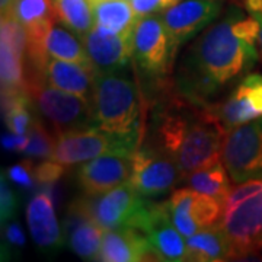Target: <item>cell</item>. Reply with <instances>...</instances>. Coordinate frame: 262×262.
I'll return each instance as SVG.
<instances>
[{
  "instance_id": "6da1fadb",
  "label": "cell",
  "mask_w": 262,
  "mask_h": 262,
  "mask_svg": "<svg viewBox=\"0 0 262 262\" xmlns=\"http://www.w3.org/2000/svg\"><path fill=\"white\" fill-rule=\"evenodd\" d=\"M259 20L230 6L178 56L173 88L189 102L214 108L256 64Z\"/></svg>"
},
{
  "instance_id": "7a4b0ae2",
  "label": "cell",
  "mask_w": 262,
  "mask_h": 262,
  "mask_svg": "<svg viewBox=\"0 0 262 262\" xmlns=\"http://www.w3.org/2000/svg\"><path fill=\"white\" fill-rule=\"evenodd\" d=\"M146 94L150 114L144 144L169 156L185 178L222 159L227 130L211 108L182 98L175 91L172 77Z\"/></svg>"
},
{
  "instance_id": "3957f363",
  "label": "cell",
  "mask_w": 262,
  "mask_h": 262,
  "mask_svg": "<svg viewBox=\"0 0 262 262\" xmlns=\"http://www.w3.org/2000/svg\"><path fill=\"white\" fill-rule=\"evenodd\" d=\"M143 96L130 69L95 73L92 110L94 127L143 143Z\"/></svg>"
},
{
  "instance_id": "277c9868",
  "label": "cell",
  "mask_w": 262,
  "mask_h": 262,
  "mask_svg": "<svg viewBox=\"0 0 262 262\" xmlns=\"http://www.w3.org/2000/svg\"><path fill=\"white\" fill-rule=\"evenodd\" d=\"M133 58L144 89L172 77L175 60L160 13L139 18L133 31Z\"/></svg>"
},
{
  "instance_id": "5b68a950",
  "label": "cell",
  "mask_w": 262,
  "mask_h": 262,
  "mask_svg": "<svg viewBox=\"0 0 262 262\" xmlns=\"http://www.w3.org/2000/svg\"><path fill=\"white\" fill-rule=\"evenodd\" d=\"M140 146L141 143L139 140L117 136L96 127H89L58 134L50 159L64 165L66 168H70L103 155L131 156Z\"/></svg>"
},
{
  "instance_id": "8992f818",
  "label": "cell",
  "mask_w": 262,
  "mask_h": 262,
  "mask_svg": "<svg viewBox=\"0 0 262 262\" xmlns=\"http://www.w3.org/2000/svg\"><path fill=\"white\" fill-rule=\"evenodd\" d=\"M80 201L86 211L106 232L121 227L141 230L153 200L141 196L127 181L99 195L80 196Z\"/></svg>"
},
{
  "instance_id": "52a82bcc",
  "label": "cell",
  "mask_w": 262,
  "mask_h": 262,
  "mask_svg": "<svg viewBox=\"0 0 262 262\" xmlns=\"http://www.w3.org/2000/svg\"><path fill=\"white\" fill-rule=\"evenodd\" d=\"M29 95L38 113L57 136L66 131L94 127L92 99L61 91L47 82L38 84Z\"/></svg>"
},
{
  "instance_id": "ba28073f",
  "label": "cell",
  "mask_w": 262,
  "mask_h": 262,
  "mask_svg": "<svg viewBox=\"0 0 262 262\" xmlns=\"http://www.w3.org/2000/svg\"><path fill=\"white\" fill-rule=\"evenodd\" d=\"M185 181L179 166L159 150L141 143L131 155L130 182L144 198L155 200L168 195Z\"/></svg>"
},
{
  "instance_id": "9c48e42d",
  "label": "cell",
  "mask_w": 262,
  "mask_h": 262,
  "mask_svg": "<svg viewBox=\"0 0 262 262\" xmlns=\"http://www.w3.org/2000/svg\"><path fill=\"white\" fill-rule=\"evenodd\" d=\"M222 160L234 184L262 179V117L227 131Z\"/></svg>"
},
{
  "instance_id": "30bf717a",
  "label": "cell",
  "mask_w": 262,
  "mask_h": 262,
  "mask_svg": "<svg viewBox=\"0 0 262 262\" xmlns=\"http://www.w3.org/2000/svg\"><path fill=\"white\" fill-rule=\"evenodd\" d=\"M222 12L223 2L220 0H179L160 13L175 63L181 48L210 27Z\"/></svg>"
},
{
  "instance_id": "8fae6325",
  "label": "cell",
  "mask_w": 262,
  "mask_h": 262,
  "mask_svg": "<svg viewBox=\"0 0 262 262\" xmlns=\"http://www.w3.org/2000/svg\"><path fill=\"white\" fill-rule=\"evenodd\" d=\"M217 226L233 248L234 259L256 255L262 237V188L230 208H225Z\"/></svg>"
},
{
  "instance_id": "7c38bea8",
  "label": "cell",
  "mask_w": 262,
  "mask_h": 262,
  "mask_svg": "<svg viewBox=\"0 0 262 262\" xmlns=\"http://www.w3.org/2000/svg\"><path fill=\"white\" fill-rule=\"evenodd\" d=\"M168 207L175 227L185 237L219 223L223 203L192 188H179L169 196Z\"/></svg>"
},
{
  "instance_id": "4fadbf2b",
  "label": "cell",
  "mask_w": 262,
  "mask_h": 262,
  "mask_svg": "<svg viewBox=\"0 0 262 262\" xmlns=\"http://www.w3.org/2000/svg\"><path fill=\"white\" fill-rule=\"evenodd\" d=\"M27 225L38 249L57 253L66 245V233L57 219L53 187H39L27 204Z\"/></svg>"
},
{
  "instance_id": "5bb4252c",
  "label": "cell",
  "mask_w": 262,
  "mask_h": 262,
  "mask_svg": "<svg viewBox=\"0 0 262 262\" xmlns=\"http://www.w3.org/2000/svg\"><path fill=\"white\" fill-rule=\"evenodd\" d=\"M83 42L95 73L114 72L130 66L133 32L118 34L95 24L83 37Z\"/></svg>"
},
{
  "instance_id": "9a60e30c",
  "label": "cell",
  "mask_w": 262,
  "mask_h": 262,
  "mask_svg": "<svg viewBox=\"0 0 262 262\" xmlns=\"http://www.w3.org/2000/svg\"><path fill=\"white\" fill-rule=\"evenodd\" d=\"M227 131L262 117V75H246L213 108Z\"/></svg>"
},
{
  "instance_id": "2e32d148",
  "label": "cell",
  "mask_w": 262,
  "mask_h": 262,
  "mask_svg": "<svg viewBox=\"0 0 262 262\" xmlns=\"http://www.w3.org/2000/svg\"><path fill=\"white\" fill-rule=\"evenodd\" d=\"M141 232L147 236L160 261H188L187 241L170 219L168 201H151Z\"/></svg>"
},
{
  "instance_id": "e0dca14e",
  "label": "cell",
  "mask_w": 262,
  "mask_h": 262,
  "mask_svg": "<svg viewBox=\"0 0 262 262\" xmlns=\"http://www.w3.org/2000/svg\"><path fill=\"white\" fill-rule=\"evenodd\" d=\"M131 156L103 155L82 163L76 170V181L83 195L94 196L130 181Z\"/></svg>"
},
{
  "instance_id": "ac0fdd59",
  "label": "cell",
  "mask_w": 262,
  "mask_h": 262,
  "mask_svg": "<svg viewBox=\"0 0 262 262\" xmlns=\"http://www.w3.org/2000/svg\"><path fill=\"white\" fill-rule=\"evenodd\" d=\"M66 244L83 261H99L103 230L86 211L80 198L67 208L64 222Z\"/></svg>"
},
{
  "instance_id": "d6986e66",
  "label": "cell",
  "mask_w": 262,
  "mask_h": 262,
  "mask_svg": "<svg viewBox=\"0 0 262 262\" xmlns=\"http://www.w3.org/2000/svg\"><path fill=\"white\" fill-rule=\"evenodd\" d=\"M99 261L140 262L160 261L147 236L134 227H121L103 233Z\"/></svg>"
},
{
  "instance_id": "ffe728a7",
  "label": "cell",
  "mask_w": 262,
  "mask_h": 262,
  "mask_svg": "<svg viewBox=\"0 0 262 262\" xmlns=\"http://www.w3.org/2000/svg\"><path fill=\"white\" fill-rule=\"evenodd\" d=\"M46 82L70 94L92 99L95 84L94 67L75 61L48 58Z\"/></svg>"
},
{
  "instance_id": "44dd1931",
  "label": "cell",
  "mask_w": 262,
  "mask_h": 262,
  "mask_svg": "<svg viewBox=\"0 0 262 262\" xmlns=\"http://www.w3.org/2000/svg\"><path fill=\"white\" fill-rule=\"evenodd\" d=\"M187 249L188 261L222 262L234 259L233 248L217 225L188 236Z\"/></svg>"
},
{
  "instance_id": "7402d4cb",
  "label": "cell",
  "mask_w": 262,
  "mask_h": 262,
  "mask_svg": "<svg viewBox=\"0 0 262 262\" xmlns=\"http://www.w3.org/2000/svg\"><path fill=\"white\" fill-rule=\"evenodd\" d=\"M25 57L27 53L15 47L9 39L0 37L2 99H8L20 94H28Z\"/></svg>"
},
{
  "instance_id": "603a6c76",
  "label": "cell",
  "mask_w": 262,
  "mask_h": 262,
  "mask_svg": "<svg viewBox=\"0 0 262 262\" xmlns=\"http://www.w3.org/2000/svg\"><path fill=\"white\" fill-rule=\"evenodd\" d=\"M5 13L16 19L27 34L48 32L57 22L53 0H13Z\"/></svg>"
},
{
  "instance_id": "cb8c5ba5",
  "label": "cell",
  "mask_w": 262,
  "mask_h": 262,
  "mask_svg": "<svg viewBox=\"0 0 262 262\" xmlns=\"http://www.w3.org/2000/svg\"><path fill=\"white\" fill-rule=\"evenodd\" d=\"M46 47L50 58L75 61L92 67L84 47L83 38L79 37L72 29H69L60 22H54V25L48 31Z\"/></svg>"
},
{
  "instance_id": "d4e9b609",
  "label": "cell",
  "mask_w": 262,
  "mask_h": 262,
  "mask_svg": "<svg viewBox=\"0 0 262 262\" xmlns=\"http://www.w3.org/2000/svg\"><path fill=\"white\" fill-rule=\"evenodd\" d=\"M92 5L96 25L118 34L134 31L139 16L127 0H92Z\"/></svg>"
},
{
  "instance_id": "484cf974",
  "label": "cell",
  "mask_w": 262,
  "mask_h": 262,
  "mask_svg": "<svg viewBox=\"0 0 262 262\" xmlns=\"http://www.w3.org/2000/svg\"><path fill=\"white\" fill-rule=\"evenodd\" d=\"M230 179L232 178L229 170L223 163V160L220 159L211 165L194 170L185 178V182L188 184V187L198 192H203L206 195L217 198L222 203H225L226 196L232 189Z\"/></svg>"
},
{
  "instance_id": "4316f807",
  "label": "cell",
  "mask_w": 262,
  "mask_h": 262,
  "mask_svg": "<svg viewBox=\"0 0 262 262\" xmlns=\"http://www.w3.org/2000/svg\"><path fill=\"white\" fill-rule=\"evenodd\" d=\"M57 22L83 38L95 25L92 0H53Z\"/></svg>"
},
{
  "instance_id": "83f0119b",
  "label": "cell",
  "mask_w": 262,
  "mask_h": 262,
  "mask_svg": "<svg viewBox=\"0 0 262 262\" xmlns=\"http://www.w3.org/2000/svg\"><path fill=\"white\" fill-rule=\"evenodd\" d=\"M28 136V146L24 150V155L31 159H50L57 141V134L53 128H48L37 117L32 127L29 128Z\"/></svg>"
},
{
  "instance_id": "f1b7e54d",
  "label": "cell",
  "mask_w": 262,
  "mask_h": 262,
  "mask_svg": "<svg viewBox=\"0 0 262 262\" xmlns=\"http://www.w3.org/2000/svg\"><path fill=\"white\" fill-rule=\"evenodd\" d=\"M6 172L2 170L0 177V222L5 225L6 222L12 220L18 211V196L12 189Z\"/></svg>"
},
{
  "instance_id": "f546056e",
  "label": "cell",
  "mask_w": 262,
  "mask_h": 262,
  "mask_svg": "<svg viewBox=\"0 0 262 262\" xmlns=\"http://www.w3.org/2000/svg\"><path fill=\"white\" fill-rule=\"evenodd\" d=\"M64 165L53 159H46L38 165H34V178L39 187H54V184L64 175Z\"/></svg>"
},
{
  "instance_id": "4dcf8cb0",
  "label": "cell",
  "mask_w": 262,
  "mask_h": 262,
  "mask_svg": "<svg viewBox=\"0 0 262 262\" xmlns=\"http://www.w3.org/2000/svg\"><path fill=\"white\" fill-rule=\"evenodd\" d=\"M6 175L15 185L27 188V189L32 188L37 184L35 178H34V165L31 160H24L20 163H16V165L8 168Z\"/></svg>"
},
{
  "instance_id": "1f68e13d",
  "label": "cell",
  "mask_w": 262,
  "mask_h": 262,
  "mask_svg": "<svg viewBox=\"0 0 262 262\" xmlns=\"http://www.w3.org/2000/svg\"><path fill=\"white\" fill-rule=\"evenodd\" d=\"M179 0H131V6L139 18L162 13Z\"/></svg>"
},
{
  "instance_id": "d6a6232c",
  "label": "cell",
  "mask_w": 262,
  "mask_h": 262,
  "mask_svg": "<svg viewBox=\"0 0 262 262\" xmlns=\"http://www.w3.org/2000/svg\"><path fill=\"white\" fill-rule=\"evenodd\" d=\"M5 237H6V244L3 242V246H6V255H9L10 249L24 248L27 244L25 233H24L22 227L19 223H15V222L8 223L6 230H5Z\"/></svg>"
},
{
  "instance_id": "836d02e7",
  "label": "cell",
  "mask_w": 262,
  "mask_h": 262,
  "mask_svg": "<svg viewBox=\"0 0 262 262\" xmlns=\"http://www.w3.org/2000/svg\"><path fill=\"white\" fill-rule=\"evenodd\" d=\"M29 141L28 134H16V133H8L2 136V146L3 149L10 150V151H19L24 153V150L27 149Z\"/></svg>"
},
{
  "instance_id": "e575fe53",
  "label": "cell",
  "mask_w": 262,
  "mask_h": 262,
  "mask_svg": "<svg viewBox=\"0 0 262 262\" xmlns=\"http://www.w3.org/2000/svg\"><path fill=\"white\" fill-rule=\"evenodd\" d=\"M255 18L259 20V35H258V48H259V56L262 57V13L255 15Z\"/></svg>"
},
{
  "instance_id": "d590c367",
  "label": "cell",
  "mask_w": 262,
  "mask_h": 262,
  "mask_svg": "<svg viewBox=\"0 0 262 262\" xmlns=\"http://www.w3.org/2000/svg\"><path fill=\"white\" fill-rule=\"evenodd\" d=\"M12 2H13V0H0V9H2V13H5L6 10L9 9Z\"/></svg>"
},
{
  "instance_id": "8d00e7d4",
  "label": "cell",
  "mask_w": 262,
  "mask_h": 262,
  "mask_svg": "<svg viewBox=\"0 0 262 262\" xmlns=\"http://www.w3.org/2000/svg\"><path fill=\"white\" fill-rule=\"evenodd\" d=\"M256 255H262V237L261 241H259V244L256 246Z\"/></svg>"
},
{
  "instance_id": "74e56055",
  "label": "cell",
  "mask_w": 262,
  "mask_h": 262,
  "mask_svg": "<svg viewBox=\"0 0 262 262\" xmlns=\"http://www.w3.org/2000/svg\"><path fill=\"white\" fill-rule=\"evenodd\" d=\"M220 2H225V0H220ZM230 2H234V3H237V0H230Z\"/></svg>"
},
{
  "instance_id": "f35d334b",
  "label": "cell",
  "mask_w": 262,
  "mask_h": 262,
  "mask_svg": "<svg viewBox=\"0 0 262 262\" xmlns=\"http://www.w3.org/2000/svg\"><path fill=\"white\" fill-rule=\"evenodd\" d=\"M237 3H239V0H237Z\"/></svg>"
}]
</instances>
